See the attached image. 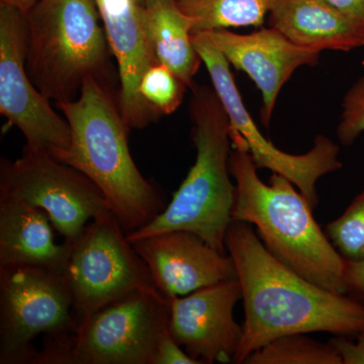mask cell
Segmentation results:
<instances>
[{"instance_id": "6da1fadb", "label": "cell", "mask_w": 364, "mask_h": 364, "mask_svg": "<svg viewBox=\"0 0 364 364\" xmlns=\"http://www.w3.org/2000/svg\"><path fill=\"white\" fill-rule=\"evenodd\" d=\"M240 282L245 311L243 336L234 363L286 335L364 333V305L349 294L313 284L273 256L252 225L232 221L225 238Z\"/></svg>"}, {"instance_id": "7a4b0ae2", "label": "cell", "mask_w": 364, "mask_h": 364, "mask_svg": "<svg viewBox=\"0 0 364 364\" xmlns=\"http://www.w3.org/2000/svg\"><path fill=\"white\" fill-rule=\"evenodd\" d=\"M229 168L235 181L232 221L254 225L267 250L301 277L333 293L348 294L345 259L293 182L273 173L264 183L252 157L241 148L232 147Z\"/></svg>"}, {"instance_id": "3957f363", "label": "cell", "mask_w": 364, "mask_h": 364, "mask_svg": "<svg viewBox=\"0 0 364 364\" xmlns=\"http://www.w3.org/2000/svg\"><path fill=\"white\" fill-rule=\"evenodd\" d=\"M56 105L71 132L70 146L59 162L97 184L127 234L152 221L165 208L161 196L136 166L129 128L100 81L86 78L77 98Z\"/></svg>"}, {"instance_id": "277c9868", "label": "cell", "mask_w": 364, "mask_h": 364, "mask_svg": "<svg viewBox=\"0 0 364 364\" xmlns=\"http://www.w3.org/2000/svg\"><path fill=\"white\" fill-rule=\"evenodd\" d=\"M191 102L195 164L171 202L145 226L127 234L130 242L168 231H188L227 254L225 238L232 222L231 124L214 88L196 85Z\"/></svg>"}, {"instance_id": "5b68a950", "label": "cell", "mask_w": 364, "mask_h": 364, "mask_svg": "<svg viewBox=\"0 0 364 364\" xmlns=\"http://www.w3.org/2000/svg\"><path fill=\"white\" fill-rule=\"evenodd\" d=\"M95 0H38L26 13V70L56 102L75 100L83 81H102L107 35Z\"/></svg>"}, {"instance_id": "8992f818", "label": "cell", "mask_w": 364, "mask_h": 364, "mask_svg": "<svg viewBox=\"0 0 364 364\" xmlns=\"http://www.w3.org/2000/svg\"><path fill=\"white\" fill-rule=\"evenodd\" d=\"M168 321V299L158 289L138 291L45 336L35 364H150Z\"/></svg>"}, {"instance_id": "52a82bcc", "label": "cell", "mask_w": 364, "mask_h": 364, "mask_svg": "<svg viewBox=\"0 0 364 364\" xmlns=\"http://www.w3.org/2000/svg\"><path fill=\"white\" fill-rule=\"evenodd\" d=\"M63 275L77 324L131 294L157 289L145 261L109 210L100 213L71 243Z\"/></svg>"}, {"instance_id": "ba28073f", "label": "cell", "mask_w": 364, "mask_h": 364, "mask_svg": "<svg viewBox=\"0 0 364 364\" xmlns=\"http://www.w3.org/2000/svg\"><path fill=\"white\" fill-rule=\"evenodd\" d=\"M76 326L62 273L28 265L0 267V364H33V340Z\"/></svg>"}, {"instance_id": "9c48e42d", "label": "cell", "mask_w": 364, "mask_h": 364, "mask_svg": "<svg viewBox=\"0 0 364 364\" xmlns=\"http://www.w3.org/2000/svg\"><path fill=\"white\" fill-rule=\"evenodd\" d=\"M0 196L44 210L67 243L75 240L90 220L109 210L104 193L87 176L26 147L14 161L2 158Z\"/></svg>"}, {"instance_id": "30bf717a", "label": "cell", "mask_w": 364, "mask_h": 364, "mask_svg": "<svg viewBox=\"0 0 364 364\" xmlns=\"http://www.w3.org/2000/svg\"><path fill=\"white\" fill-rule=\"evenodd\" d=\"M193 42L210 73L213 88L229 117L230 136H240L245 141L257 169H269L273 173L287 177L301 191L311 207H317L316 182L342 167L339 146L331 139L318 135L314 141L312 149L306 154H289L275 147L263 136L246 109L227 59L200 33H193Z\"/></svg>"}, {"instance_id": "8fae6325", "label": "cell", "mask_w": 364, "mask_h": 364, "mask_svg": "<svg viewBox=\"0 0 364 364\" xmlns=\"http://www.w3.org/2000/svg\"><path fill=\"white\" fill-rule=\"evenodd\" d=\"M26 32V14L0 4V112L23 134L26 148L60 161L70 146V128L28 75Z\"/></svg>"}, {"instance_id": "7c38bea8", "label": "cell", "mask_w": 364, "mask_h": 364, "mask_svg": "<svg viewBox=\"0 0 364 364\" xmlns=\"http://www.w3.org/2000/svg\"><path fill=\"white\" fill-rule=\"evenodd\" d=\"M168 299L170 334L189 356L200 364L234 363L243 336L234 318L242 299L238 279Z\"/></svg>"}, {"instance_id": "4fadbf2b", "label": "cell", "mask_w": 364, "mask_h": 364, "mask_svg": "<svg viewBox=\"0 0 364 364\" xmlns=\"http://www.w3.org/2000/svg\"><path fill=\"white\" fill-rule=\"evenodd\" d=\"M200 33L230 65L252 79L262 95L260 119L269 127L280 90L301 66L318 63L321 53L294 44L277 28H262L248 35L227 28Z\"/></svg>"}, {"instance_id": "5bb4252c", "label": "cell", "mask_w": 364, "mask_h": 364, "mask_svg": "<svg viewBox=\"0 0 364 364\" xmlns=\"http://www.w3.org/2000/svg\"><path fill=\"white\" fill-rule=\"evenodd\" d=\"M131 243L165 298L186 296L203 287L238 279L231 256L191 232H164Z\"/></svg>"}, {"instance_id": "9a60e30c", "label": "cell", "mask_w": 364, "mask_h": 364, "mask_svg": "<svg viewBox=\"0 0 364 364\" xmlns=\"http://www.w3.org/2000/svg\"><path fill=\"white\" fill-rule=\"evenodd\" d=\"M95 1L117 62L119 111L129 129H142L157 117L139 93L144 74L158 63L148 33L145 9L138 0Z\"/></svg>"}, {"instance_id": "2e32d148", "label": "cell", "mask_w": 364, "mask_h": 364, "mask_svg": "<svg viewBox=\"0 0 364 364\" xmlns=\"http://www.w3.org/2000/svg\"><path fill=\"white\" fill-rule=\"evenodd\" d=\"M53 228L41 208L0 196V267L28 265L63 274L70 245L57 244Z\"/></svg>"}, {"instance_id": "e0dca14e", "label": "cell", "mask_w": 364, "mask_h": 364, "mask_svg": "<svg viewBox=\"0 0 364 364\" xmlns=\"http://www.w3.org/2000/svg\"><path fill=\"white\" fill-rule=\"evenodd\" d=\"M269 25L294 44L321 53L364 46V28L326 0H272Z\"/></svg>"}, {"instance_id": "ac0fdd59", "label": "cell", "mask_w": 364, "mask_h": 364, "mask_svg": "<svg viewBox=\"0 0 364 364\" xmlns=\"http://www.w3.org/2000/svg\"><path fill=\"white\" fill-rule=\"evenodd\" d=\"M146 23L158 63L166 66L193 90L203 63L193 42L195 21L176 0H156L144 6Z\"/></svg>"}, {"instance_id": "d6986e66", "label": "cell", "mask_w": 364, "mask_h": 364, "mask_svg": "<svg viewBox=\"0 0 364 364\" xmlns=\"http://www.w3.org/2000/svg\"><path fill=\"white\" fill-rule=\"evenodd\" d=\"M272 0H178L182 11L195 21L193 32L260 26Z\"/></svg>"}, {"instance_id": "ffe728a7", "label": "cell", "mask_w": 364, "mask_h": 364, "mask_svg": "<svg viewBox=\"0 0 364 364\" xmlns=\"http://www.w3.org/2000/svg\"><path fill=\"white\" fill-rule=\"evenodd\" d=\"M246 364H343L331 344L321 343L306 333L286 335L246 358Z\"/></svg>"}, {"instance_id": "44dd1931", "label": "cell", "mask_w": 364, "mask_h": 364, "mask_svg": "<svg viewBox=\"0 0 364 364\" xmlns=\"http://www.w3.org/2000/svg\"><path fill=\"white\" fill-rule=\"evenodd\" d=\"M188 85L162 64L150 67L144 74L139 93L156 116L170 114L178 109Z\"/></svg>"}, {"instance_id": "7402d4cb", "label": "cell", "mask_w": 364, "mask_h": 364, "mask_svg": "<svg viewBox=\"0 0 364 364\" xmlns=\"http://www.w3.org/2000/svg\"><path fill=\"white\" fill-rule=\"evenodd\" d=\"M325 234L345 260L364 259V191L338 219L327 225Z\"/></svg>"}, {"instance_id": "603a6c76", "label": "cell", "mask_w": 364, "mask_h": 364, "mask_svg": "<svg viewBox=\"0 0 364 364\" xmlns=\"http://www.w3.org/2000/svg\"><path fill=\"white\" fill-rule=\"evenodd\" d=\"M364 133V75L345 93L337 138L344 146H350Z\"/></svg>"}, {"instance_id": "cb8c5ba5", "label": "cell", "mask_w": 364, "mask_h": 364, "mask_svg": "<svg viewBox=\"0 0 364 364\" xmlns=\"http://www.w3.org/2000/svg\"><path fill=\"white\" fill-rule=\"evenodd\" d=\"M150 364H200L191 356L182 350L168 330L162 335L158 341L156 349L151 359Z\"/></svg>"}, {"instance_id": "d4e9b609", "label": "cell", "mask_w": 364, "mask_h": 364, "mask_svg": "<svg viewBox=\"0 0 364 364\" xmlns=\"http://www.w3.org/2000/svg\"><path fill=\"white\" fill-rule=\"evenodd\" d=\"M337 351L343 364H364V333L358 335L356 342L345 337H337L329 342Z\"/></svg>"}, {"instance_id": "484cf974", "label": "cell", "mask_w": 364, "mask_h": 364, "mask_svg": "<svg viewBox=\"0 0 364 364\" xmlns=\"http://www.w3.org/2000/svg\"><path fill=\"white\" fill-rule=\"evenodd\" d=\"M345 280L349 296L364 305V259L345 260Z\"/></svg>"}, {"instance_id": "4316f807", "label": "cell", "mask_w": 364, "mask_h": 364, "mask_svg": "<svg viewBox=\"0 0 364 364\" xmlns=\"http://www.w3.org/2000/svg\"><path fill=\"white\" fill-rule=\"evenodd\" d=\"M337 11L364 28V0H326Z\"/></svg>"}, {"instance_id": "83f0119b", "label": "cell", "mask_w": 364, "mask_h": 364, "mask_svg": "<svg viewBox=\"0 0 364 364\" xmlns=\"http://www.w3.org/2000/svg\"><path fill=\"white\" fill-rule=\"evenodd\" d=\"M38 0H0V4H6L9 6L21 9L23 13H28Z\"/></svg>"}, {"instance_id": "f1b7e54d", "label": "cell", "mask_w": 364, "mask_h": 364, "mask_svg": "<svg viewBox=\"0 0 364 364\" xmlns=\"http://www.w3.org/2000/svg\"><path fill=\"white\" fill-rule=\"evenodd\" d=\"M142 6H146V4H150V2L156 1V0H138ZM176 1H178V0H176Z\"/></svg>"}]
</instances>
